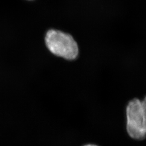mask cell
Wrapping results in <instances>:
<instances>
[{"mask_svg": "<svg viewBox=\"0 0 146 146\" xmlns=\"http://www.w3.org/2000/svg\"><path fill=\"white\" fill-rule=\"evenodd\" d=\"M84 146H98L97 145H93V144H88V145H84Z\"/></svg>", "mask_w": 146, "mask_h": 146, "instance_id": "obj_3", "label": "cell"}, {"mask_svg": "<svg viewBox=\"0 0 146 146\" xmlns=\"http://www.w3.org/2000/svg\"><path fill=\"white\" fill-rule=\"evenodd\" d=\"M127 131L131 138L141 140L146 137V96L143 100L135 98L126 107Z\"/></svg>", "mask_w": 146, "mask_h": 146, "instance_id": "obj_2", "label": "cell"}, {"mask_svg": "<svg viewBox=\"0 0 146 146\" xmlns=\"http://www.w3.org/2000/svg\"><path fill=\"white\" fill-rule=\"evenodd\" d=\"M48 50L58 57L68 60L76 59L79 54L78 44L71 35L58 30L51 29L46 35Z\"/></svg>", "mask_w": 146, "mask_h": 146, "instance_id": "obj_1", "label": "cell"}]
</instances>
